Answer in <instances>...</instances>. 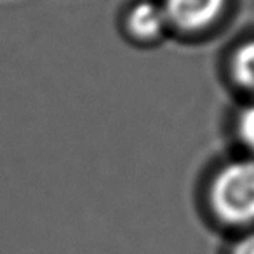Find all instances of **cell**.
<instances>
[{
	"mask_svg": "<svg viewBox=\"0 0 254 254\" xmlns=\"http://www.w3.org/2000/svg\"><path fill=\"white\" fill-rule=\"evenodd\" d=\"M167 26L166 11L160 4L141 0L127 12V30L138 40H155Z\"/></svg>",
	"mask_w": 254,
	"mask_h": 254,
	"instance_id": "3",
	"label": "cell"
},
{
	"mask_svg": "<svg viewBox=\"0 0 254 254\" xmlns=\"http://www.w3.org/2000/svg\"><path fill=\"white\" fill-rule=\"evenodd\" d=\"M226 0H166L164 11L167 23L187 32L212 25L225 11Z\"/></svg>",
	"mask_w": 254,
	"mask_h": 254,
	"instance_id": "2",
	"label": "cell"
},
{
	"mask_svg": "<svg viewBox=\"0 0 254 254\" xmlns=\"http://www.w3.org/2000/svg\"><path fill=\"white\" fill-rule=\"evenodd\" d=\"M239 136L249 148L254 150V105L242 110L239 117Z\"/></svg>",
	"mask_w": 254,
	"mask_h": 254,
	"instance_id": "5",
	"label": "cell"
},
{
	"mask_svg": "<svg viewBox=\"0 0 254 254\" xmlns=\"http://www.w3.org/2000/svg\"><path fill=\"white\" fill-rule=\"evenodd\" d=\"M232 254H254V233L246 235L242 240L235 244Z\"/></svg>",
	"mask_w": 254,
	"mask_h": 254,
	"instance_id": "6",
	"label": "cell"
},
{
	"mask_svg": "<svg viewBox=\"0 0 254 254\" xmlns=\"http://www.w3.org/2000/svg\"><path fill=\"white\" fill-rule=\"evenodd\" d=\"M232 70L242 87L254 92V40L242 44L233 54Z\"/></svg>",
	"mask_w": 254,
	"mask_h": 254,
	"instance_id": "4",
	"label": "cell"
},
{
	"mask_svg": "<svg viewBox=\"0 0 254 254\" xmlns=\"http://www.w3.org/2000/svg\"><path fill=\"white\" fill-rule=\"evenodd\" d=\"M211 205L230 225L254 221V162L237 160L216 174L211 185Z\"/></svg>",
	"mask_w": 254,
	"mask_h": 254,
	"instance_id": "1",
	"label": "cell"
}]
</instances>
